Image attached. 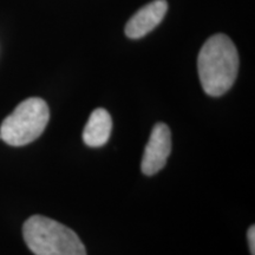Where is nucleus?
Wrapping results in <instances>:
<instances>
[{
  "label": "nucleus",
  "instance_id": "nucleus-1",
  "mask_svg": "<svg viewBox=\"0 0 255 255\" xmlns=\"http://www.w3.org/2000/svg\"><path fill=\"white\" fill-rule=\"evenodd\" d=\"M197 71L207 95L219 97L226 94L239 71V53L231 38L222 33L210 37L200 50Z\"/></svg>",
  "mask_w": 255,
  "mask_h": 255
},
{
  "label": "nucleus",
  "instance_id": "nucleus-2",
  "mask_svg": "<svg viewBox=\"0 0 255 255\" xmlns=\"http://www.w3.org/2000/svg\"><path fill=\"white\" fill-rule=\"evenodd\" d=\"M23 237L34 255H87L85 246L72 229L46 216L28 218Z\"/></svg>",
  "mask_w": 255,
  "mask_h": 255
},
{
  "label": "nucleus",
  "instance_id": "nucleus-3",
  "mask_svg": "<svg viewBox=\"0 0 255 255\" xmlns=\"http://www.w3.org/2000/svg\"><path fill=\"white\" fill-rule=\"evenodd\" d=\"M50 110L41 98L31 97L2 121L0 139L12 146H23L36 141L49 123Z\"/></svg>",
  "mask_w": 255,
  "mask_h": 255
},
{
  "label": "nucleus",
  "instance_id": "nucleus-4",
  "mask_svg": "<svg viewBox=\"0 0 255 255\" xmlns=\"http://www.w3.org/2000/svg\"><path fill=\"white\" fill-rule=\"evenodd\" d=\"M171 152V132L167 124L157 123L146 143L143 154L141 169L142 173L148 176L158 173L164 168L167 159Z\"/></svg>",
  "mask_w": 255,
  "mask_h": 255
},
{
  "label": "nucleus",
  "instance_id": "nucleus-5",
  "mask_svg": "<svg viewBox=\"0 0 255 255\" xmlns=\"http://www.w3.org/2000/svg\"><path fill=\"white\" fill-rule=\"evenodd\" d=\"M168 11L165 0H154L148 5L143 6L129 19L124 28L127 37L131 39H139L151 32L161 23Z\"/></svg>",
  "mask_w": 255,
  "mask_h": 255
},
{
  "label": "nucleus",
  "instance_id": "nucleus-6",
  "mask_svg": "<svg viewBox=\"0 0 255 255\" xmlns=\"http://www.w3.org/2000/svg\"><path fill=\"white\" fill-rule=\"evenodd\" d=\"M111 129H113V120L110 114L105 109L98 108L92 111L89 117L83 131V141L87 145L94 148L104 145L109 141Z\"/></svg>",
  "mask_w": 255,
  "mask_h": 255
},
{
  "label": "nucleus",
  "instance_id": "nucleus-7",
  "mask_svg": "<svg viewBox=\"0 0 255 255\" xmlns=\"http://www.w3.org/2000/svg\"><path fill=\"white\" fill-rule=\"evenodd\" d=\"M247 239H248V246H250V251L252 255H255V227L252 226L248 229L247 233Z\"/></svg>",
  "mask_w": 255,
  "mask_h": 255
}]
</instances>
